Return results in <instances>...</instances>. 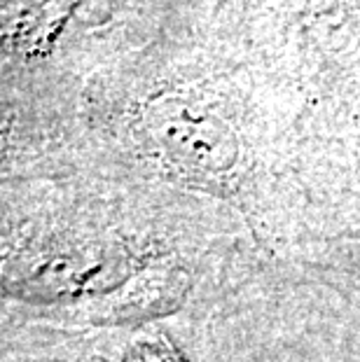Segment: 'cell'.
I'll return each instance as SVG.
<instances>
[{
	"label": "cell",
	"mask_w": 360,
	"mask_h": 362,
	"mask_svg": "<svg viewBox=\"0 0 360 362\" xmlns=\"http://www.w3.org/2000/svg\"><path fill=\"white\" fill-rule=\"evenodd\" d=\"M141 262L108 245H80L57 250L26 269L19 285L26 297L45 302H94L124 283Z\"/></svg>",
	"instance_id": "6da1fadb"
},
{
	"label": "cell",
	"mask_w": 360,
	"mask_h": 362,
	"mask_svg": "<svg viewBox=\"0 0 360 362\" xmlns=\"http://www.w3.org/2000/svg\"><path fill=\"white\" fill-rule=\"evenodd\" d=\"M150 134L168 161L197 175H220L236 164L239 145L216 115L180 101L162 103L148 117Z\"/></svg>",
	"instance_id": "7a4b0ae2"
},
{
	"label": "cell",
	"mask_w": 360,
	"mask_h": 362,
	"mask_svg": "<svg viewBox=\"0 0 360 362\" xmlns=\"http://www.w3.org/2000/svg\"><path fill=\"white\" fill-rule=\"evenodd\" d=\"M187 279L178 267L162 262L141 264L124 283L108 295L89 302L91 320L96 322H145L178 309L185 299Z\"/></svg>",
	"instance_id": "3957f363"
},
{
	"label": "cell",
	"mask_w": 360,
	"mask_h": 362,
	"mask_svg": "<svg viewBox=\"0 0 360 362\" xmlns=\"http://www.w3.org/2000/svg\"><path fill=\"white\" fill-rule=\"evenodd\" d=\"M120 362H187V358L164 334H141L122 353Z\"/></svg>",
	"instance_id": "277c9868"
}]
</instances>
